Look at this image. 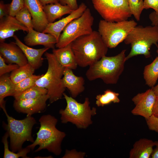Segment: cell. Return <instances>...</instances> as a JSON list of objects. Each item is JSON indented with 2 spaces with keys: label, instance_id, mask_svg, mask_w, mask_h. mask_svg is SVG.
Returning a JSON list of instances; mask_svg holds the SVG:
<instances>
[{
  "label": "cell",
  "instance_id": "obj_1",
  "mask_svg": "<svg viewBox=\"0 0 158 158\" xmlns=\"http://www.w3.org/2000/svg\"><path fill=\"white\" fill-rule=\"evenodd\" d=\"M71 45L78 66L83 68L90 66L106 56L108 48L96 31L79 37Z\"/></svg>",
  "mask_w": 158,
  "mask_h": 158
},
{
  "label": "cell",
  "instance_id": "obj_2",
  "mask_svg": "<svg viewBox=\"0 0 158 158\" xmlns=\"http://www.w3.org/2000/svg\"><path fill=\"white\" fill-rule=\"evenodd\" d=\"M126 51V49L123 50L114 56H104L89 66L85 73L87 79L92 81L100 79L107 84H116L127 61Z\"/></svg>",
  "mask_w": 158,
  "mask_h": 158
},
{
  "label": "cell",
  "instance_id": "obj_3",
  "mask_svg": "<svg viewBox=\"0 0 158 158\" xmlns=\"http://www.w3.org/2000/svg\"><path fill=\"white\" fill-rule=\"evenodd\" d=\"M39 121L40 126L36 133V139L27 147L33 150L38 145L39 147L35 152L46 149L55 155H60L62 151L61 144L66 135L56 128L58 120L54 116L47 114L41 116Z\"/></svg>",
  "mask_w": 158,
  "mask_h": 158
},
{
  "label": "cell",
  "instance_id": "obj_4",
  "mask_svg": "<svg viewBox=\"0 0 158 158\" xmlns=\"http://www.w3.org/2000/svg\"><path fill=\"white\" fill-rule=\"evenodd\" d=\"M48 67L46 73L39 78L36 85L46 88L49 96V102L52 103L61 98L65 90L63 81L64 68L58 62L53 53L46 52Z\"/></svg>",
  "mask_w": 158,
  "mask_h": 158
},
{
  "label": "cell",
  "instance_id": "obj_5",
  "mask_svg": "<svg viewBox=\"0 0 158 158\" xmlns=\"http://www.w3.org/2000/svg\"><path fill=\"white\" fill-rule=\"evenodd\" d=\"M126 44H130L131 50L126 56V60L139 55L146 58L150 56V47L154 44L158 47V27L136 25L129 33L124 40Z\"/></svg>",
  "mask_w": 158,
  "mask_h": 158
},
{
  "label": "cell",
  "instance_id": "obj_6",
  "mask_svg": "<svg viewBox=\"0 0 158 158\" xmlns=\"http://www.w3.org/2000/svg\"><path fill=\"white\" fill-rule=\"evenodd\" d=\"M63 96L67 105L64 109L59 110L62 123L70 122L80 129H86L92 123L91 118L96 114L97 109L95 107L91 108L88 98H85L84 102L81 103L64 92Z\"/></svg>",
  "mask_w": 158,
  "mask_h": 158
},
{
  "label": "cell",
  "instance_id": "obj_7",
  "mask_svg": "<svg viewBox=\"0 0 158 158\" xmlns=\"http://www.w3.org/2000/svg\"><path fill=\"white\" fill-rule=\"evenodd\" d=\"M3 111L7 118L8 123L5 125L4 127L10 138V147L12 151L15 152L20 151L26 141L33 142L32 130L36 123L35 118L29 115L23 119L17 120L9 116L6 109Z\"/></svg>",
  "mask_w": 158,
  "mask_h": 158
},
{
  "label": "cell",
  "instance_id": "obj_8",
  "mask_svg": "<svg viewBox=\"0 0 158 158\" xmlns=\"http://www.w3.org/2000/svg\"><path fill=\"white\" fill-rule=\"evenodd\" d=\"M134 20L118 22L100 20L98 32L108 48L116 47L124 41L130 32L136 25Z\"/></svg>",
  "mask_w": 158,
  "mask_h": 158
},
{
  "label": "cell",
  "instance_id": "obj_9",
  "mask_svg": "<svg viewBox=\"0 0 158 158\" xmlns=\"http://www.w3.org/2000/svg\"><path fill=\"white\" fill-rule=\"evenodd\" d=\"M94 20L90 9L87 8L80 16L72 20L64 28L55 47H64L79 37L91 33L93 31Z\"/></svg>",
  "mask_w": 158,
  "mask_h": 158
},
{
  "label": "cell",
  "instance_id": "obj_10",
  "mask_svg": "<svg viewBox=\"0 0 158 158\" xmlns=\"http://www.w3.org/2000/svg\"><path fill=\"white\" fill-rule=\"evenodd\" d=\"M99 14L106 21L127 20L131 16L128 0H91Z\"/></svg>",
  "mask_w": 158,
  "mask_h": 158
},
{
  "label": "cell",
  "instance_id": "obj_11",
  "mask_svg": "<svg viewBox=\"0 0 158 158\" xmlns=\"http://www.w3.org/2000/svg\"><path fill=\"white\" fill-rule=\"evenodd\" d=\"M156 99L152 88L138 94L132 99L135 107L131 111V113L142 116L145 119L149 118L153 114Z\"/></svg>",
  "mask_w": 158,
  "mask_h": 158
},
{
  "label": "cell",
  "instance_id": "obj_12",
  "mask_svg": "<svg viewBox=\"0 0 158 158\" xmlns=\"http://www.w3.org/2000/svg\"><path fill=\"white\" fill-rule=\"evenodd\" d=\"M49 98L47 94L35 99H15L13 107L18 112L27 114V116H32L44 110L46 106V102Z\"/></svg>",
  "mask_w": 158,
  "mask_h": 158
},
{
  "label": "cell",
  "instance_id": "obj_13",
  "mask_svg": "<svg viewBox=\"0 0 158 158\" xmlns=\"http://www.w3.org/2000/svg\"><path fill=\"white\" fill-rule=\"evenodd\" d=\"M0 55L9 64H15L20 67L28 63L25 55L15 42L0 43Z\"/></svg>",
  "mask_w": 158,
  "mask_h": 158
},
{
  "label": "cell",
  "instance_id": "obj_14",
  "mask_svg": "<svg viewBox=\"0 0 158 158\" xmlns=\"http://www.w3.org/2000/svg\"><path fill=\"white\" fill-rule=\"evenodd\" d=\"M87 8L84 3H81L77 9L73 11L66 17L57 21L49 23L42 32L52 35L58 41L64 28L72 20L80 16Z\"/></svg>",
  "mask_w": 158,
  "mask_h": 158
},
{
  "label": "cell",
  "instance_id": "obj_15",
  "mask_svg": "<svg viewBox=\"0 0 158 158\" xmlns=\"http://www.w3.org/2000/svg\"><path fill=\"white\" fill-rule=\"evenodd\" d=\"M24 2L31 15L34 29L42 32L49 23L43 6L39 0H24Z\"/></svg>",
  "mask_w": 158,
  "mask_h": 158
},
{
  "label": "cell",
  "instance_id": "obj_16",
  "mask_svg": "<svg viewBox=\"0 0 158 158\" xmlns=\"http://www.w3.org/2000/svg\"><path fill=\"white\" fill-rule=\"evenodd\" d=\"M25 44L32 46L42 45L45 47L54 49L57 42L56 39L52 35L39 32L30 29L24 38Z\"/></svg>",
  "mask_w": 158,
  "mask_h": 158
},
{
  "label": "cell",
  "instance_id": "obj_17",
  "mask_svg": "<svg viewBox=\"0 0 158 158\" xmlns=\"http://www.w3.org/2000/svg\"><path fill=\"white\" fill-rule=\"evenodd\" d=\"M19 30L28 32V28L18 21L14 16L8 15L0 19V42H4L8 38L13 37Z\"/></svg>",
  "mask_w": 158,
  "mask_h": 158
},
{
  "label": "cell",
  "instance_id": "obj_18",
  "mask_svg": "<svg viewBox=\"0 0 158 158\" xmlns=\"http://www.w3.org/2000/svg\"><path fill=\"white\" fill-rule=\"evenodd\" d=\"M63 81L64 87L67 88L71 97L74 98L84 90V78L75 75L72 69L64 68Z\"/></svg>",
  "mask_w": 158,
  "mask_h": 158
},
{
  "label": "cell",
  "instance_id": "obj_19",
  "mask_svg": "<svg viewBox=\"0 0 158 158\" xmlns=\"http://www.w3.org/2000/svg\"><path fill=\"white\" fill-rule=\"evenodd\" d=\"M15 43L21 49L25 55L28 63L35 70L41 66L43 62L42 56L49 48L44 47L35 49L23 43L16 35L13 36Z\"/></svg>",
  "mask_w": 158,
  "mask_h": 158
},
{
  "label": "cell",
  "instance_id": "obj_20",
  "mask_svg": "<svg viewBox=\"0 0 158 158\" xmlns=\"http://www.w3.org/2000/svg\"><path fill=\"white\" fill-rule=\"evenodd\" d=\"M52 53L64 68L75 69L78 66L71 47V43L65 47L53 49Z\"/></svg>",
  "mask_w": 158,
  "mask_h": 158
},
{
  "label": "cell",
  "instance_id": "obj_21",
  "mask_svg": "<svg viewBox=\"0 0 158 158\" xmlns=\"http://www.w3.org/2000/svg\"><path fill=\"white\" fill-rule=\"evenodd\" d=\"M155 146L154 142L145 138H141L133 144L129 152L130 158H149Z\"/></svg>",
  "mask_w": 158,
  "mask_h": 158
},
{
  "label": "cell",
  "instance_id": "obj_22",
  "mask_svg": "<svg viewBox=\"0 0 158 158\" xmlns=\"http://www.w3.org/2000/svg\"><path fill=\"white\" fill-rule=\"evenodd\" d=\"M43 7L49 23L54 22L56 19L73 11L68 6L62 5L59 2L48 4Z\"/></svg>",
  "mask_w": 158,
  "mask_h": 158
},
{
  "label": "cell",
  "instance_id": "obj_23",
  "mask_svg": "<svg viewBox=\"0 0 158 158\" xmlns=\"http://www.w3.org/2000/svg\"><path fill=\"white\" fill-rule=\"evenodd\" d=\"M15 85L8 75L5 74L0 76V106L3 110L6 109L4 98L7 96H13Z\"/></svg>",
  "mask_w": 158,
  "mask_h": 158
},
{
  "label": "cell",
  "instance_id": "obj_24",
  "mask_svg": "<svg viewBox=\"0 0 158 158\" xmlns=\"http://www.w3.org/2000/svg\"><path fill=\"white\" fill-rule=\"evenodd\" d=\"M143 74L146 84L150 87H154L158 79V56L145 67Z\"/></svg>",
  "mask_w": 158,
  "mask_h": 158
},
{
  "label": "cell",
  "instance_id": "obj_25",
  "mask_svg": "<svg viewBox=\"0 0 158 158\" xmlns=\"http://www.w3.org/2000/svg\"><path fill=\"white\" fill-rule=\"evenodd\" d=\"M35 70L28 63L11 72L10 77L12 81L16 84L33 75Z\"/></svg>",
  "mask_w": 158,
  "mask_h": 158
},
{
  "label": "cell",
  "instance_id": "obj_26",
  "mask_svg": "<svg viewBox=\"0 0 158 158\" xmlns=\"http://www.w3.org/2000/svg\"><path fill=\"white\" fill-rule=\"evenodd\" d=\"M47 93V89L35 85L22 92L15 95L13 97L15 100H20L37 98Z\"/></svg>",
  "mask_w": 158,
  "mask_h": 158
},
{
  "label": "cell",
  "instance_id": "obj_27",
  "mask_svg": "<svg viewBox=\"0 0 158 158\" xmlns=\"http://www.w3.org/2000/svg\"><path fill=\"white\" fill-rule=\"evenodd\" d=\"M119 94L111 90L107 89L102 94L96 96L95 104L97 106L104 107L112 102L118 103L120 102L118 96Z\"/></svg>",
  "mask_w": 158,
  "mask_h": 158
},
{
  "label": "cell",
  "instance_id": "obj_28",
  "mask_svg": "<svg viewBox=\"0 0 158 158\" xmlns=\"http://www.w3.org/2000/svg\"><path fill=\"white\" fill-rule=\"evenodd\" d=\"M9 137L8 133L6 132L2 138V142L4 146V158H18L19 157L23 158H29L27 156L31 149L27 146L22 148L17 153L13 152L9 150L8 149V142L7 138Z\"/></svg>",
  "mask_w": 158,
  "mask_h": 158
},
{
  "label": "cell",
  "instance_id": "obj_29",
  "mask_svg": "<svg viewBox=\"0 0 158 158\" xmlns=\"http://www.w3.org/2000/svg\"><path fill=\"white\" fill-rule=\"evenodd\" d=\"M42 75H36L33 74L18 83L16 84L15 92L14 95L22 92L35 85L36 81Z\"/></svg>",
  "mask_w": 158,
  "mask_h": 158
},
{
  "label": "cell",
  "instance_id": "obj_30",
  "mask_svg": "<svg viewBox=\"0 0 158 158\" xmlns=\"http://www.w3.org/2000/svg\"><path fill=\"white\" fill-rule=\"evenodd\" d=\"M15 17L29 30L34 29L31 15L25 6L16 14Z\"/></svg>",
  "mask_w": 158,
  "mask_h": 158
},
{
  "label": "cell",
  "instance_id": "obj_31",
  "mask_svg": "<svg viewBox=\"0 0 158 158\" xmlns=\"http://www.w3.org/2000/svg\"><path fill=\"white\" fill-rule=\"evenodd\" d=\"M144 0H128L132 15L138 21L140 20L141 14L143 8Z\"/></svg>",
  "mask_w": 158,
  "mask_h": 158
},
{
  "label": "cell",
  "instance_id": "obj_32",
  "mask_svg": "<svg viewBox=\"0 0 158 158\" xmlns=\"http://www.w3.org/2000/svg\"><path fill=\"white\" fill-rule=\"evenodd\" d=\"M19 67L18 65L15 64H7L4 59L0 55V76L12 72Z\"/></svg>",
  "mask_w": 158,
  "mask_h": 158
},
{
  "label": "cell",
  "instance_id": "obj_33",
  "mask_svg": "<svg viewBox=\"0 0 158 158\" xmlns=\"http://www.w3.org/2000/svg\"><path fill=\"white\" fill-rule=\"evenodd\" d=\"M10 4L9 15L14 17L25 6L24 0H12Z\"/></svg>",
  "mask_w": 158,
  "mask_h": 158
},
{
  "label": "cell",
  "instance_id": "obj_34",
  "mask_svg": "<svg viewBox=\"0 0 158 158\" xmlns=\"http://www.w3.org/2000/svg\"><path fill=\"white\" fill-rule=\"evenodd\" d=\"M145 120L149 129L158 133V117L152 115Z\"/></svg>",
  "mask_w": 158,
  "mask_h": 158
},
{
  "label": "cell",
  "instance_id": "obj_35",
  "mask_svg": "<svg viewBox=\"0 0 158 158\" xmlns=\"http://www.w3.org/2000/svg\"><path fill=\"white\" fill-rule=\"evenodd\" d=\"M150 8L153 9L155 13L158 15V0H144V9Z\"/></svg>",
  "mask_w": 158,
  "mask_h": 158
},
{
  "label": "cell",
  "instance_id": "obj_36",
  "mask_svg": "<svg viewBox=\"0 0 158 158\" xmlns=\"http://www.w3.org/2000/svg\"><path fill=\"white\" fill-rule=\"evenodd\" d=\"M85 153L82 152H78L75 150H66L65 154L62 158H83Z\"/></svg>",
  "mask_w": 158,
  "mask_h": 158
},
{
  "label": "cell",
  "instance_id": "obj_37",
  "mask_svg": "<svg viewBox=\"0 0 158 158\" xmlns=\"http://www.w3.org/2000/svg\"><path fill=\"white\" fill-rule=\"evenodd\" d=\"M10 4H5L3 1L0 2V19H2L5 16L9 15Z\"/></svg>",
  "mask_w": 158,
  "mask_h": 158
},
{
  "label": "cell",
  "instance_id": "obj_38",
  "mask_svg": "<svg viewBox=\"0 0 158 158\" xmlns=\"http://www.w3.org/2000/svg\"><path fill=\"white\" fill-rule=\"evenodd\" d=\"M61 4L67 5L73 10L77 9L78 7L77 0H58Z\"/></svg>",
  "mask_w": 158,
  "mask_h": 158
},
{
  "label": "cell",
  "instance_id": "obj_39",
  "mask_svg": "<svg viewBox=\"0 0 158 158\" xmlns=\"http://www.w3.org/2000/svg\"><path fill=\"white\" fill-rule=\"evenodd\" d=\"M149 17L152 25L158 27V15H157L154 11L149 14Z\"/></svg>",
  "mask_w": 158,
  "mask_h": 158
},
{
  "label": "cell",
  "instance_id": "obj_40",
  "mask_svg": "<svg viewBox=\"0 0 158 158\" xmlns=\"http://www.w3.org/2000/svg\"><path fill=\"white\" fill-rule=\"evenodd\" d=\"M154 142L156 147L153 149L151 157L152 158H158V141Z\"/></svg>",
  "mask_w": 158,
  "mask_h": 158
},
{
  "label": "cell",
  "instance_id": "obj_41",
  "mask_svg": "<svg viewBox=\"0 0 158 158\" xmlns=\"http://www.w3.org/2000/svg\"><path fill=\"white\" fill-rule=\"evenodd\" d=\"M42 5L44 6V5L51 4L59 2L58 0H39Z\"/></svg>",
  "mask_w": 158,
  "mask_h": 158
},
{
  "label": "cell",
  "instance_id": "obj_42",
  "mask_svg": "<svg viewBox=\"0 0 158 158\" xmlns=\"http://www.w3.org/2000/svg\"><path fill=\"white\" fill-rule=\"evenodd\" d=\"M152 115L158 117V97H157L154 108Z\"/></svg>",
  "mask_w": 158,
  "mask_h": 158
},
{
  "label": "cell",
  "instance_id": "obj_43",
  "mask_svg": "<svg viewBox=\"0 0 158 158\" xmlns=\"http://www.w3.org/2000/svg\"><path fill=\"white\" fill-rule=\"evenodd\" d=\"M152 89L156 97H158V84L155 87L154 86L152 87Z\"/></svg>",
  "mask_w": 158,
  "mask_h": 158
},
{
  "label": "cell",
  "instance_id": "obj_44",
  "mask_svg": "<svg viewBox=\"0 0 158 158\" xmlns=\"http://www.w3.org/2000/svg\"><path fill=\"white\" fill-rule=\"evenodd\" d=\"M157 53H158V50L157 51Z\"/></svg>",
  "mask_w": 158,
  "mask_h": 158
}]
</instances>
